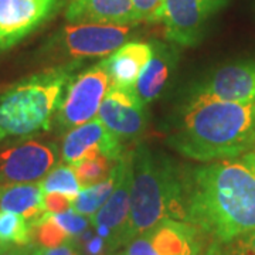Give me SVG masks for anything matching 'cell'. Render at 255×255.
<instances>
[{"label": "cell", "instance_id": "cell-1", "mask_svg": "<svg viewBox=\"0 0 255 255\" xmlns=\"http://www.w3.org/2000/svg\"><path fill=\"white\" fill-rule=\"evenodd\" d=\"M186 221L227 244L255 231V170L243 159L196 167L186 176Z\"/></svg>", "mask_w": 255, "mask_h": 255}, {"label": "cell", "instance_id": "cell-2", "mask_svg": "<svg viewBox=\"0 0 255 255\" xmlns=\"http://www.w3.org/2000/svg\"><path fill=\"white\" fill-rule=\"evenodd\" d=\"M167 143L184 157L203 163L244 156L255 146V101L194 94Z\"/></svg>", "mask_w": 255, "mask_h": 255}, {"label": "cell", "instance_id": "cell-3", "mask_svg": "<svg viewBox=\"0 0 255 255\" xmlns=\"http://www.w3.org/2000/svg\"><path fill=\"white\" fill-rule=\"evenodd\" d=\"M130 207L122 247L166 219L186 221V176L149 146L133 150Z\"/></svg>", "mask_w": 255, "mask_h": 255}, {"label": "cell", "instance_id": "cell-4", "mask_svg": "<svg viewBox=\"0 0 255 255\" xmlns=\"http://www.w3.org/2000/svg\"><path fill=\"white\" fill-rule=\"evenodd\" d=\"M74 68L75 63L48 68L0 94V145L51 128Z\"/></svg>", "mask_w": 255, "mask_h": 255}, {"label": "cell", "instance_id": "cell-5", "mask_svg": "<svg viewBox=\"0 0 255 255\" xmlns=\"http://www.w3.org/2000/svg\"><path fill=\"white\" fill-rule=\"evenodd\" d=\"M111 85L105 58L68 81L57 111L58 125L67 130L98 117L101 104Z\"/></svg>", "mask_w": 255, "mask_h": 255}, {"label": "cell", "instance_id": "cell-6", "mask_svg": "<svg viewBox=\"0 0 255 255\" xmlns=\"http://www.w3.org/2000/svg\"><path fill=\"white\" fill-rule=\"evenodd\" d=\"M133 26L105 24H73L64 26L53 38V50L60 55L80 63L88 58L112 54L130 41Z\"/></svg>", "mask_w": 255, "mask_h": 255}, {"label": "cell", "instance_id": "cell-7", "mask_svg": "<svg viewBox=\"0 0 255 255\" xmlns=\"http://www.w3.org/2000/svg\"><path fill=\"white\" fill-rule=\"evenodd\" d=\"M201 231L182 220L166 219L112 255H201Z\"/></svg>", "mask_w": 255, "mask_h": 255}, {"label": "cell", "instance_id": "cell-8", "mask_svg": "<svg viewBox=\"0 0 255 255\" xmlns=\"http://www.w3.org/2000/svg\"><path fill=\"white\" fill-rule=\"evenodd\" d=\"M63 4L64 0H0V53L46 24Z\"/></svg>", "mask_w": 255, "mask_h": 255}, {"label": "cell", "instance_id": "cell-9", "mask_svg": "<svg viewBox=\"0 0 255 255\" xmlns=\"http://www.w3.org/2000/svg\"><path fill=\"white\" fill-rule=\"evenodd\" d=\"M132 159L133 152H125V155L122 156V170L115 190L112 191L107 203L90 217L91 227L107 244L108 255H112L122 248L130 207V186L133 172Z\"/></svg>", "mask_w": 255, "mask_h": 255}, {"label": "cell", "instance_id": "cell-10", "mask_svg": "<svg viewBox=\"0 0 255 255\" xmlns=\"http://www.w3.org/2000/svg\"><path fill=\"white\" fill-rule=\"evenodd\" d=\"M58 160V146L26 140L0 153V184L40 182Z\"/></svg>", "mask_w": 255, "mask_h": 255}, {"label": "cell", "instance_id": "cell-11", "mask_svg": "<svg viewBox=\"0 0 255 255\" xmlns=\"http://www.w3.org/2000/svg\"><path fill=\"white\" fill-rule=\"evenodd\" d=\"M97 118L121 140L140 136L147 125L146 105L137 97L135 88L112 82Z\"/></svg>", "mask_w": 255, "mask_h": 255}, {"label": "cell", "instance_id": "cell-12", "mask_svg": "<svg viewBox=\"0 0 255 255\" xmlns=\"http://www.w3.org/2000/svg\"><path fill=\"white\" fill-rule=\"evenodd\" d=\"M104 155L118 162L125 155L122 140L95 118L67 132L61 146L63 163L74 166L87 157Z\"/></svg>", "mask_w": 255, "mask_h": 255}, {"label": "cell", "instance_id": "cell-13", "mask_svg": "<svg viewBox=\"0 0 255 255\" xmlns=\"http://www.w3.org/2000/svg\"><path fill=\"white\" fill-rule=\"evenodd\" d=\"M209 14L201 0H164V37L177 46H196L203 37Z\"/></svg>", "mask_w": 255, "mask_h": 255}, {"label": "cell", "instance_id": "cell-14", "mask_svg": "<svg viewBox=\"0 0 255 255\" xmlns=\"http://www.w3.org/2000/svg\"><path fill=\"white\" fill-rule=\"evenodd\" d=\"M196 94L236 102L255 101V60L221 67L197 87Z\"/></svg>", "mask_w": 255, "mask_h": 255}, {"label": "cell", "instance_id": "cell-15", "mask_svg": "<svg viewBox=\"0 0 255 255\" xmlns=\"http://www.w3.org/2000/svg\"><path fill=\"white\" fill-rule=\"evenodd\" d=\"M65 18L73 24H139L132 0H67Z\"/></svg>", "mask_w": 255, "mask_h": 255}, {"label": "cell", "instance_id": "cell-16", "mask_svg": "<svg viewBox=\"0 0 255 255\" xmlns=\"http://www.w3.org/2000/svg\"><path fill=\"white\" fill-rule=\"evenodd\" d=\"M152 53V43L145 41H128L119 47L118 50H115L105 58L111 82L122 87L135 88L137 78L150 60Z\"/></svg>", "mask_w": 255, "mask_h": 255}, {"label": "cell", "instance_id": "cell-17", "mask_svg": "<svg viewBox=\"0 0 255 255\" xmlns=\"http://www.w3.org/2000/svg\"><path fill=\"white\" fill-rule=\"evenodd\" d=\"M153 53L135 84V91L140 101L147 105L160 97L172 75L176 57L163 43H152Z\"/></svg>", "mask_w": 255, "mask_h": 255}, {"label": "cell", "instance_id": "cell-18", "mask_svg": "<svg viewBox=\"0 0 255 255\" xmlns=\"http://www.w3.org/2000/svg\"><path fill=\"white\" fill-rule=\"evenodd\" d=\"M40 182L0 184V210L23 216L34 224L46 211Z\"/></svg>", "mask_w": 255, "mask_h": 255}, {"label": "cell", "instance_id": "cell-19", "mask_svg": "<svg viewBox=\"0 0 255 255\" xmlns=\"http://www.w3.org/2000/svg\"><path fill=\"white\" fill-rule=\"evenodd\" d=\"M121 170H122V157L114 164L112 170L104 180L80 191V194L73 200V210L88 219L94 216L107 203L112 191L115 190Z\"/></svg>", "mask_w": 255, "mask_h": 255}, {"label": "cell", "instance_id": "cell-20", "mask_svg": "<svg viewBox=\"0 0 255 255\" xmlns=\"http://www.w3.org/2000/svg\"><path fill=\"white\" fill-rule=\"evenodd\" d=\"M40 186L43 193H61L68 196L71 200H74L82 190L81 183L74 172V167L65 163L53 167L40 180Z\"/></svg>", "mask_w": 255, "mask_h": 255}, {"label": "cell", "instance_id": "cell-21", "mask_svg": "<svg viewBox=\"0 0 255 255\" xmlns=\"http://www.w3.org/2000/svg\"><path fill=\"white\" fill-rule=\"evenodd\" d=\"M0 240L11 246H30L34 243L33 224L20 214L0 210Z\"/></svg>", "mask_w": 255, "mask_h": 255}, {"label": "cell", "instance_id": "cell-22", "mask_svg": "<svg viewBox=\"0 0 255 255\" xmlns=\"http://www.w3.org/2000/svg\"><path fill=\"white\" fill-rule=\"evenodd\" d=\"M115 163L117 162L111 160L107 156L97 155L84 159L81 162L74 164L73 167L78 180L81 183L82 189H85L104 180L110 174Z\"/></svg>", "mask_w": 255, "mask_h": 255}, {"label": "cell", "instance_id": "cell-23", "mask_svg": "<svg viewBox=\"0 0 255 255\" xmlns=\"http://www.w3.org/2000/svg\"><path fill=\"white\" fill-rule=\"evenodd\" d=\"M33 238L41 248H54L70 240L68 234L47 213L33 224Z\"/></svg>", "mask_w": 255, "mask_h": 255}, {"label": "cell", "instance_id": "cell-24", "mask_svg": "<svg viewBox=\"0 0 255 255\" xmlns=\"http://www.w3.org/2000/svg\"><path fill=\"white\" fill-rule=\"evenodd\" d=\"M47 214L63 228L70 238H78L91 226L88 217L77 213L73 209L63 211V213H47Z\"/></svg>", "mask_w": 255, "mask_h": 255}, {"label": "cell", "instance_id": "cell-25", "mask_svg": "<svg viewBox=\"0 0 255 255\" xmlns=\"http://www.w3.org/2000/svg\"><path fill=\"white\" fill-rule=\"evenodd\" d=\"M139 23L162 21L164 0H132Z\"/></svg>", "mask_w": 255, "mask_h": 255}, {"label": "cell", "instance_id": "cell-26", "mask_svg": "<svg viewBox=\"0 0 255 255\" xmlns=\"http://www.w3.org/2000/svg\"><path fill=\"white\" fill-rule=\"evenodd\" d=\"M230 255H255V231L223 244Z\"/></svg>", "mask_w": 255, "mask_h": 255}, {"label": "cell", "instance_id": "cell-27", "mask_svg": "<svg viewBox=\"0 0 255 255\" xmlns=\"http://www.w3.org/2000/svg\"><path fill=\"white\" fill-rule=\"evenodd\" d=\"M43 206L46 213H63L73 209V200L61 193H44Z\"/></svg>", "mask_w": 255, "mask_h": 255}, {"label": "cell", "instance_id": "cell-28", "mask_svg": "<svg viewBox=\"0 0 255 255\" xmlns=\"http://www.w3.org/2000/svg\"><path fill=\"white\" fill-rule=\"evenodd\" d=\"M43 255H82V253L75 240L70 238L61 246L54 248H43Z\"/></svg>", "mask_w": 255, "mask_h": 255}, {"label": "cell", "instance_id": "cell-29", "mask_svg": "<svg viewBox=\"0 0 255 255\" xmlns=\"http://www.w3.org/2000/svg\"><path fill=\"white\" fill-rule=\"evenodd\" d=\"M31 247H33V244H30V246H11V244H7L0 251V255H30Z\"/></svg>", "mask_w": 255, "mask_h": 255}, {"label": "cell", "instance_id": "cell-30", "mask_svg": "<svg viewBox=\"0 0 255 255\" xmlns=\"http://www.w3.org/2000/svg\"><path fill=\"white\" fill-rule=\"evenodd\" d=\"M201 1H203V6L206 9V13L209 14L210 17L211 14H214L220 9H223L230 0H201Z\"/></svg>", "mask_w": 255, "mask_h": 255}, {"label": "cell", "instance_id": "cell-31", "mask_svg": "<svg viewBox=\"0 0 255 255\" xmlns=\"http://www.w3.org/2000/svg\"><path fill=\"white\" fill-rule=\"evenodd\" d=\"M201 255H230L226 251V248L223 244H219V243H213L211 246L203 253Z\"/></svg>", "mask_w": 255, "mask_h": 255}, {"label": "cell", "instance_id": "cell-32", "mask_svg": "<svg viewBox=\"0 0 255 255\" xmlns=\"http://www.w3.org/2000/svg\"><path fill=\"white\" fill-rule=\"evenodd\" d=\"M241 159H243V160H244L250 167H253V169L255 170V146L251 149V150H250V152H248V153H246V155L243 156Z\"/></svg>", "mask_w": 255, "mask_h": 255}, {"label": "cell", "instance_id": "cell-33", "mask_svg": "<svg viewBox=\"0 0 255 255\" xmlns=\"http://www.w3.org/2000/svg\"><path fill=\"white\" fill-rule=\"evenodd\" d=\"M30 255H43V248L33 244V247H31V251H30Z\"/></svg>", "mask_w": 255, "mask_h": 255}, {"label": "cell", "instance_id": "cell-34", "mask_svg": "<svg viewBox=\"0 0 255 255\" xmlns=\"http://www.w3.org/2000/svg\"><path fill=\"white\" fill-rule=\"evenodd\" d=\"M6 246H7V244H6V243H3V241L0 240V251H1V250H3Z\"/></svg>", "mask_w": 255, "mask_h": 255}]
</instances>
